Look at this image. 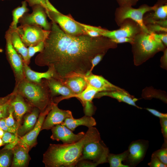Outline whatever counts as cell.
Masks as SVG:
<instances>
[{
  "label": "cell",
  "instance_id": "43",
  "mask_svg": "<svg viewBox=\"0 0 167 167\" xmlns=\"http://www.w3.org/2000/svg\"><path fill=\"white\" fill-rule=\"evenodd\" d=\"M0 127L5 132H9L17 135V132L15 130L9 127L6 125L5 118L0 120Z\"/></svg>",
  "mask_w": 167,
  "mask_h": 167
},
{
  "label": "cell",
  "instance_id": "52",
  "mask_svg": "<svg viewBox=\"0 0 167 167\" xmlns=\"http://www.w3.org/2000/svg\"><path fill=\"white\" fill-rule=\"evenodd\" d=\"M3 145H4V144L3 140L2 138H0V147Z\"/></svg>",
  "mask_w": 167,
  "mask_h": 167
},
{
  "label": "cell",
  "instance_id": "32",
  "mask_svg": "<svg viewBox=\"0 0 167 167\" xmlns=\"http://www.w3.org/2000/svg\"><path fill=\"white\" fill-rule=\"evenodd\" d=\"M29 6L32 7L36 5H39L43 7L46 11H50L60 13L49 2V0H25Z\"/></svg>",
  "mask_w": 167,
  "mask_h": 167
},
{
  "label": "cell",
  "instance_id": "51",
  "mask_svg": "<svg viewBox=\"0 0 167 167\" xmlns=\"http://www.w3.org/2000/svg\"><path fill=\"white\" fill-rule=\"evenodd\" d=\"M4 131L0 127V138H2L3 136Z\"/></svg>",
  "mask_w": 167,
  "mask_h": 167
},
{
  "label": "cell",
  "instance_id": "18",
  "mask_svg": "<svg viewBox=\"0 0 167 167\" xmlns=\"http://www.w3.org/2000/svg\"><path fill=\"white\" fill-rule=\"evenodd\" d=\"M13 92V94L10 100V104L13 110L14 118L19 126L22 122L24 115L30 112L34 107L15 90H14Z\"/></svg>",
  "mask_w": 167,
  "mask_h": 167
},
{
  "label": "cell",
  "instance_id": "41",
  "mask_svg": "<svg viewBox=\"0 0 167 167\" xmlns=\"http://www.w3.org/2000/svg\"><path fill=\"white\" fill-rule=\"evenodd\" d=\"M105 54V53L99 54L93 58L91 61V67L89 74L92 73V71L94 67L101 61Z\"/></svg>",
  "mask_w": 167,
  "mask_h": 167
},
{
  "label": "cell",
  "instance_id": "28",
  "mask_svg": "<svg viewBox=\"0 0 167 167\" xmlns=\"http://www.w3.org/2000/svg\"><path fill=\"white\" fill-rule=\"evenodd\" d=\"M28 3L26 1L21 2V6L15 8L12 11V21L10 26L12 29L15 30L17 29V24L19 19L26 13L28 12L29 9L27 7Z\"/></svg>",
  "mask_w": 167,
  "mask_h": 167
},
{
  "label": "cell",
  "instance_id": "40",
  "mask_svg": "<svg viewBox=\"0 0 167 167\" xmlns=\"http://www.w3.org/2000/svg\"><path fill=\"white\" fill-rule=\"evenodd\" d=\"M150 167H166L167 165L163 163L153 153L152 155L150 161L148 163Z\"/></svg>",
  "mask_w": 167,
  "mask_h": 167
},
{
  "label": "cell",
  "instance_id": "6",
  "mask_svg": "<svg viewBox=\"0 0 167 167\" xmlns=\"http://www.w3.org/2000/svg\"><path fill=\"white\" fill-rule=\"evenodd\" d=\"M11 28L9 27L6 31V53L7 58L13 71L16 81L15 84L24 79V62L21 56L13 47L11 41Z\"/></svg>",
  "mask_w": 167,
  "mask_h": 167
},
{
  "label": "cell",
  "instance_id": "37",
  "mask_svg": "<svg viewBox=\"0 0 167 167\" xmlns=\"http://www.w3.org/2000/svg\"><path fill=\"white\" fill-rule=\"evenodd\" d=\"M164 164L167 165V148H164L154 152L153 153Z\"/></svg>",
  "mask_w": 167,
  "mask_h": 167
},
{
  "label": "cell",
  "instance_id": "48",
  "mask_svg": "<svg viewBox=\"0 0 167 167\" xmlns=\"http://www.w3.org/2000/svg\"><path fill=\"white\" fill-rule=\"evenodd\" d=\"M84 29L86 34L90 37H95L101 36L100 34L96 31L88 29L85 28Z\"/></svg>",
  "mask_w": 167,
  "mask_h": 167
},
{
  "label": "cell",
  "instance_id": "29",
  "mask_svg": "<svg viewBox=\"0 0 167 167\" xmlns=\"http://www.w3.org/2000/svg\"><path fill=\"white\" fill-rule=\"evenodd\" d=\"M128 151L127 150L123 152L118 154L109 153L107 156L108 162L110 167H129L126 165L123 164L122 161H124L127 158Z\"/></svg>",
  "mask_w": 167,
  "mask_h": 167
},
{
  "label": "cell",
  "instance_id": "2",
  "mask_svg": "<svg viewBox=\"0 0 167 167\" xmlns=\"http://www.w3.org/2000/svg\"><path fill=\"white\" fill-rule=\"evenodd\" d=\"M97 129L88 128L84 136L78 141L71 144H50L43 154V162L46 167H74L79 161L85 144L101 140Z\"/></svg>",
  "mask_w": 167,
  "mask_h": 167
},
{
  "label": "cell",
  "instance_id": "23",
  "mask_svg": "<svg viewBox=\"0 0 167 167\" xmlns=\"http://www.w3.org/2000/svg\"><path fill=\"white\" fill-rule=\"evenodd\" d=\"M13 156L11 167L28 166L31 158L28 148L18 144L12 150Z\"/></svg>",
  "mask_w": 167,
  "mask_h": 167
},
{
  "label": "cell",
  "instance_id": "30",
  "mask_svg": "<svg viewBox=\"0 0 167 167\" xmlns=\"http://www.w3.org/2000/svg\"><path fill=\"white\" fill-rule=\"evenodd\" d=\"M142 96L146 99H151L152 98L159 99L167 103V96L166 93L161 91H158L154 89L148 88L144 89L142 92Z\"/></svg>",
  "mask_w": 167,
  "mask_h": 167
},
{
  "label": "cell",
  "instance_id": "4",
  "mask_svg": "<svg viewBox=\"0 0 167 167\" xmlns=\"http://www.w3.org/2000/svg\"><path fill=\"white\" fill-rule=\"evenodd\" d=\"M132 45L134 64L139 66L166 48L152 32L142 31L133 38Z\"/></svg>",
  "mask_w": 167,
  "mask_h": 167
},
{
  "label": "cell",
  "instance_id": "26",
  "mask_svg": "<svg viewBox=\"0 0 167 167\" xmlns=\"http://www.w3.org/2000/svg\"><path fill=\"white\" fill-rule=\"evenodd\" d=\"M17 29L15 30L11 29V42L15 49L21 57L24 62L28 65V48L22 41Z\"/></svg>",
  "mask_w": 167,
  "mask_h": 167
},
{
  "label": "cell",
  "instance_id": "53",
  "mask_svg": "<svg viewBox=\"0 0 167 167\" xmlns=\"http://www.w3.org/2000/svg\"><path fill=\"white\" fill-rule=\"evenodd\" d=\"M0 0L3 1V0Z\"/></svg>",
  "mask_w": 167,
  "mask_h": 167
},
{
  "label": "cell",
  "instance_id": "39",
  "mask_svg": "<svg viewBox=\"0 0 167 167\" xmlns=\"http://www.w3.org/2000/svg\"><path fill=\"white\" fill-rule=\"evenodd\" d=\"M2 139L4 145L19 139V137L17 135L14 133L4 131V135Z\"/></svg>",
  "mask_w": 167,
  "mask_h": 167
},
{
  "label": "cell",
  "instance_id": "3",
  "mask_svg": "<svg viewBox=\"0 0 167 167\" xmlns=\"http://www.w3.org/2000/svg\"><path fill=\"white\" fill-rule=\"evenodd\" d=\"M21 95L32 107L44 111L53 102L47 85L45 79L41 83L29 81L25 78L15 85L14 89Z\"/></svg>",
  "mask_w": 167,
  "mask_h": 167
},
{
  "label": "cell",
  "instance_id": "9",
  "mask_svg": "<svg viewBox=\"0 0 167 167\" xmlns=\"http://www.w3.org/2000/svg\"><path fill=\"white\" fill-rule=\"evenodd\" d=\"M17 29L22 41L26 47L35 45L45 41L50 32L39 26L26 24L20 25Z\"/></svg>",
  "mask_w": 167,
  "mask_h": 167
},
{
  "label": "cell",
  "instance_id": "20",
  "mask_svg": "<svg viewBox=\"0 0 167 167\" xmlns=\"http://www.w3.org/2000/svg\"><path fill=\"white\" fill-rule=\"evenodd\" d=\"M103 96H109L116 99L119 102L125 103L138 109H142L137 105L135 103L138 99L131 95L124 89L122 90L100 92L95 95L94 98H100Z\"/></svg>",
  "mask_w": 167,
  "mask_h": 167
},
{
  "label": "cell",
  "instance_id": "10",
  "mask_svg": "<svg viewBox=\"0 0 167 167\" xmlns=\"http://www.w3.org/2000/svg\"><path fill=\"white\" fill-rule=\"evenodd\" d=\"M119 27L118 29L111 31L102 28L99 33L101 36L108 38L113 41L123 37L133 38L143 31L138 24L130 19L125 20Z\"/></svg>",
  "mask_w": 167,
  "mask_h": 167
},
{
  "label": "cell",
  "instance_id": "11",
  "mask_svg": "<svg viewBox=\"0 0 167 167\" xmlns=\"http://www.w3.org/2000/svg\"><path fill=\"white\" fill-rule=\"evenodd\" d=\"M32 8L31 13H25L19 19V23L20 25H36L42 27L45 30L50 31L51 23L47 20L45 9L39 5L33 6Z\"/></svg>",
  "mask_w": 167,
  "mask_h": 167
},
{
  "label": "cell",
  "instance_id": "24",
  "mask_svg": "<svg viewBox=\"0 0 167 167\" xmlns=\"http://www.w3.org/2000/svg\"><path fill=\"white\" fill-rule=\"evenodd\" d=\"M24 71L25 79L31 82L41 83L44 79H48L54 77L53 71L48 68L44 72H39L32 70L28 65L24 62Z\"/></svg>",
  "mask_w": 167,
  "mask_h": 167
},
{
  "label": "cell",
  "instance_id": "36",
  "mask_svg": "<svg viewBox=\"0 0 167 167\" xmlns=\"http://www.w3.org/2000/svg\"><path fill=\"white\" fill-rule=\"evenodd\" d=\"M146 26L149 32L160 33L166 32L167 28L162 27L157 24H148Z\"/></svg>",
  "mask_w": 167,
  "mask_h": 167
},
{
  "label": "cell",
  "instance_id": "27",
  "mask_svg": "<svg viewBox=\"0 0 167 167\" xmlns=\"http://www.w3.org/2000/svg\"><path fill=\"white\" fill-rule=\"evenodd\" d=\"M75 94H79L86 88L87 83L83 77L74 76L65 79L62 82Z\"/></svg>",
  "mask_w": 167,
  "mask_h": 167
},
{
  "label": "cell",
  "instance_id": "35",
  "mask_svg": "<svg viewBox=\"0 0 167 167\" xmlns=\"http://www.w3.org/2000/svg\"><path fill=\"white\" fill-rule=\"evenodd\" d=\"M11 99L5 103L0 104V120L6 118L9 115L11 108Z\"/></svg>",
  "mask_w": 167,
  "mask_h": 167
},
{
  "label": "cell",
  "instance_id": "49",
  "mask_svg": "<svg viewBox=\"0 0 167 167\" xmlns=\"http://www.w3.org/2000/svg\"><path fill=\"white\" fill-rule=\"evenodd\" d=\"M19 139L14 142L5 144L3 148L7 150H12L18 143Z\"/></svg>",
  "mask_w": 167,
  "mask_h": 167
},
{
  "label": "cell",
  "instance_id": "12",
  "mask_svg": "<svg viewBox=\"0 0 167 167\" xmlns=\"http://www.w3.org/2000/svg\"><path fill=\"white\" fill-rule=\"evenodd\" d=\"M54 102L49 105L44 111L40 112L36 124L33 128L24 136L19 137L18 144L28 148L30 150L37 144V137L41 131L44 121L51 109Z\"/></svg>",
  "mask_w": 167,
  "mask_h": 167
},
{
  "label": "cell",
  "instance_id": "16",
  "mask_svg": "<svg viewBox=\"0 0 167 167\" xmlns=\"http://www.w3.org/2000/svg\"><path fill=\"white\" fill-rule=\"evenodd\" d=\"M51 129L52 132L51 139L58 141H61L65 144L76 142L83 138L85 134L84 132L75 134L71 130L62 124L56 125Z\"/></svg>",
  "mask_w": 167,
  "mask_h": 167
},
{
  "label": "cell",
  "instance_id": "17",
  "mask_svg": "<svg viewBox=\"0 0 167 167\" xmlns=\"http://www.w3.org/2000/svg\"><path fill=\"white\" fill-rule=\"evenodd\" d=\"M103 91L102 89L96 88L87 84L86 88L82 92L71 95L69 99L72 97L78 99L83 107L85 115L92 116L96 109L92 100L97 92Z\"/></svg>",
  "mask_w": 167,
  "mask_h": 167
},
{
  "label": "cell",
  "instance_id": "1",
  "mask_svg": "<svg viewBox=\"0 0 167 167\" xmlns=\"http://www.w3.org/2000/svg\"><path fill=\"white\" fill-rule=\"evenodd\" d=\"M49 34L44 41L43 50L35 60L40 66L52 70L54 77L62 82L74 76L89 74L91 61L97 54H106L117 44L103 36L92 37L86 34L72 36L64 32L51 21Z\"/></svg>",
  "mask_w": 167,
  "mask_h": 167
},
{
  "label": "cell",
  "instance_id": "22",
  "mask_svg": "<svg viewBox=\"0 0 167 167\" xmlns=\"http://www.w3.org/2000/svg\"><path fill=\"white\" fill-rule=\"evenodd\" d=\"M83 77L87 84L96 88L102 89L104 91L123 89L113 84L101 75H94L91 73Z\"/></svg>",
  "mask_w": 167,
  "mask_h": 167
},
{
  "label": "cell",
  "instance_id": "13",
  "mask_svg": "<svg viewBox=\"0 0 167 167\" xmlns=\"http://www.w3.org/2000/svg\"><path fill=\"white\" fill-rule=\"evenodd\" d=\"M148 147V141L140 139L132 142L129 146L128 155L124 163L129 167L136 166L143 160Z\"/></svg>",
  "mask_w": 167,
  "mask_h": 167
},
{
  "label": "cell",
  "instance_id": "14",
  "mask_svg": "<svg viewBox=\"0 0 167 167\" xmlns=\"http://www.w3.org/2000/svg\"><path fill=\"white\" fill-rule=\"evenodd\" d=\"M50 95L53 102L56 104L64 99H69L74 92L62 81L54 77L45 79Z\"/></svg>",
  "mask_w": 167,
  "mask_h": 167
},
{
  "label": "cell",
  "instance_id": "38",
  "mask_svg": "<svg viewBox=\"0 0 167 167\" xmlns=\"http://www.w3.org/2000/svg\"><path fill=\"white\" fill-rule=\"evenodd\" d=\"M161 126V132L164 138V148H167V118H160Z\"/></svg>",
  "mask_w": 167,
  "mask_h": 167
},
{
  "label": "cell",
  "instance_id": "47",
  "mask_svg": "<svg viewBox=\"0 0 167 167\" xmlns=\"http://www.w3.org/2000/svg\"><path fill=\"white\" fill-rule=\"evenodd\" d=\"M133 41V38L127 37H123L115 39L113 40L112 41L117 43V44L126 42L129 43L131 44L132 43Z\"/></svg>",
  "mask_w": 167,
  "mask_h": 167
},
{
  "label": "cell",
  "instance_id": "44",
  "mask_svg": "<svg viewBox=\"0 0 167 167\" xmlns=\"http://www.w3.org/2000/svg\"><path fill=\"white\" fill-rule=\"evenodd\" d=\"M154 35L160 40L164 45L167 46V33L166 32L156 33L152 32Z\"/></svg>",
  "mask_w": 167,
  "mask_h": 167
},
{
  "label": "cell",
  "instance_id": "34",
  "mask_svg": "<svg viewBox=\"0 0 167 167\" xmlns=\"http://www.w3.org/2000/svg\"><path fill=\"white\" fill-rule=\"evenodd\" d=\"M13 113V110L11 106L9 114L7 117L5 118V121L6 125L8 127L14 130L17 132L19 126L14 118Z\"/></svg>",
  "mask_w": 167,
  "mask_h": 167
},
{
  "label": "cell",
  "instance_id": "25",
  "mask_svg": "<svg viewBox=\"0 0 167 167\" xmlns=\"http://www.w3.org/2000/svg\"><path fill=\"white\" fill-rule=\"evenodd\" d=\"M96 122L91 116L85 115L82 117L76 119L73 117L66 119L62 124L65 125L72 131L80 126H84L90 128L96 125Z\"/></svg>",
  "mask_w": 167,
  "mask_h": 167
},
{
  "label": "cell",
  "instance_id": "5",
  "mask_svg": "<svg viewBox=\"0 0 167 167\" xmlns=\"http://www.w3.org/2000/svg\"><path fill=\"white\" fill-rule=\"evenodd\" d=\"M157 6V2L153 6L144 4L137 8H134L132 6H119L116 9L115 11V21L117 24L120 26L125 20L127 19H132L139 24L143 32L149 33L144 23L143 16L147 13L154 10Z\"/></svg>",
  "mask_w": 167,
  "mask_h": 167
},
{
  "label": "cell",
  "instance_id": "45",
  "mask_svg": "<svg viewBox=\"0 0 167 167\" xmlns=\"http://www.w3.org/2000/svg\"><path fill=\"white\" fill-rule=\"evenodd\" d=\"M163 56L161 58L160 66L162 68L167 70V49L166 48L163 51Z\"/></svg>",
  "mask_w": 167,
  "mask_h": 167
},
{
  "label": "cell",
  "instance_id": "8",
  "mask_svg": "<svg viewBox=\"0 0 167 167\" xmlns=\"http://www.w3.org/2000/svg\"><path fill=\"white\" fill-rule=\"evenodd\" d=\"M109 153L108 148L101 140L90 142L84 146L79 161H90L96 166L100 164L108 162L107 156Z\"/></svg>",
  "mask_w": 167,
  "mask_h": 167
},
{
  "label": "cell",
  "instance_id": "21",
  "mask_svg": "<svg viewBox=\"0 0 167 167\" xmlns=\"http://www.w3.org/2000/svg\"><path fill=\"white\" fill-rule=\"evenodd\" d=\"M40 112L38 109L34 107L30 112L24 115L23 121L19 126L17 131V135L19 137L26 134L33 128Z\"/></svg>",
  "mask_w": 167,
  "mask_h": 167
},
{
  "label": "cell",
  "instance_id": "46",
  "mask_svg": "<svg viewBox=\"0 0 167 167\" xmlns=\"http://www.w3.org/2000/svg\"><path fill=\"white\" fill-rule=\"evenodd\" d=\"M146 109L154 115L159 118H167V114L162 113L154 109L146 108Z\"/></svg>",
  "mask_w": 167,
  "mask_h": 167
},
{
  "label": "cell",
  "instance_id": "42",
  "mask_svg": "<svg viewBox=\"0 0 167 167\" xmlns=\"http://www.w3.org/2000/svg\"><path fill=\"white\" fill-rule=\"evenodd\" d=\"M139 0H117L119 6H132L135 5Z\"/></svg>",
  "mask_w": 167,
  "mask_h": 167
},
{
  "label": "cell",
  "instance_id": "15",
  "mask_svg": "<svg viewBox=\"0 0 167 167\" xmlns=\"http://www.w3.org/2000/svg\"><path fill=\"white\" fill-rule=\"evenodd\" d=\"M73 117L71 111L60 109L58 108V104L54 103L51 109L44 121L41 131L51 129L56 125L62 124L66 119Z\"/></svg>",
  "mask_w": 167,
  "mask_h": 167
},
{
  "label": "cell",
  "instance_id": "33",
  "mask_svg": "<svg viewBox=\"0 0 167 167\" xmlns=\"http://www.w3.org/2000/svg\"><path fill=\"white\" fill-rule=\"evenodd\" d=\"M44 47V41H42L38 44L32 46H29L28 49V62L29 64L30 59L35 54L38 52L40 53L42 52Z\"/></svg>",
  "mask_w": 167,
  "mask_h": 167
},
{
  "label": "cell",
  "instance_id": "50",
  "mask_svg": "<svg viewBox=\"0 0 167 167\" xmlns=\"http://www.w3.org/2000/svg\"><path fill=\"white\" fill-rule=\"evenodd\" d=\"M13 94L12 92L11 94L4 97L0 98V104L5 103L9 100L12 97Z\"/></svg>",
  "mask_w": 167,
  "mask_h": 167
},
{
  "label": "cell",
  "instance_id": "7",
  "mask_svg": "<svg viewBox=\"0 0 167 167\" xmlns=\"http://www.w3.org/2000/svg\"><path fill=\"white\" fill-rule=\"evenodd\" d=\"M47 16L51 21L57 24L66 34L72 36L86 34L84 28L80 23L75 21L70 15H65L52 11H46Z\"/></svg>",
  "mask_w": 167,
  "mask_h": 167
},
{
  "label": "cell",
  "instance_id": "19",
  "mask_svg": "<svg viewBox=\"0 0 167 167\" xmlns=\"http://www.w3.org/2000/svg\"><path fill=\"white\" fill-rule=\"evenodd\" d=\"M158 6L153 11L145 14L143 21L146 25L148 24H157L167 27V0H160L157 2Z\"/></svg>",
  "mask_w": 167,
  "mask_h": 167
},
{
  "label": "cell",
  "instance_id": "31",
  "mask_svg": "<svg viewBox=\"0 0 167 167\" xmlns=\"http://www.w3.org/2000/svg\"><path fill=\"white\" fill-rule=\"evenodd\" d=\"M13 154L12 150L2 148L0 150V167L11 166Z\"/></svg>",
  "mask_w": 167,
  "mask_h": 167
}]
</instances>
